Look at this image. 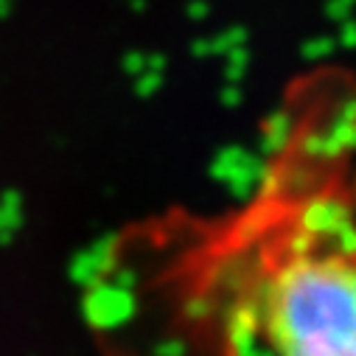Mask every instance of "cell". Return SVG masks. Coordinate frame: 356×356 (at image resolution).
Wrapping results in <instances>:
<instances>
[{
  "instance_id": "1",
  "label": "cell",
  "mask_w": 356,
  "mask_h": 356,
  "mask_svg": "<svg viewBox=\"0 0 356 356\" xmlns=\"http://www.w3.org/2000/svg\"><path fill=\"white\" fill-rule=\"evenodd\" d=\"M252 312L275 356H356V230L303 216L273 236Z\"/></svg>"
}]
</instances>
